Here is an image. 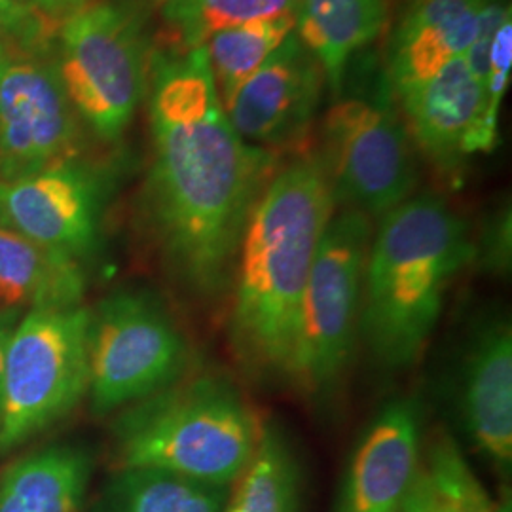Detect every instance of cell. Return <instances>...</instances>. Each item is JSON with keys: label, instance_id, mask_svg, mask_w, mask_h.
Returning <instances> with one entry per match:
<instances>
[{"label": "cell", "instance_id": "cell-32", "mask_svg": "<svg viewBox=\"0 0 512 512\" xmlns=\"http://www.w3.org/2000/svg\"><path fill=\"white\" fill-rule=\"evenodd\" d=\"M494 512H511V505L509 503H499V505H494Z\"/></svg>", "mask_w": 512, "mask_h": 512}, {"label": "cell", "instance_id": "cell-9", "mask_svg": "<svg viewBox=\"0 0 512 512\" xmlns=\"http://www.w3.org/2000/svg\"><path fill=\"white\" fill-rule=\"evenodd\" d=\"M317 158L334 203L366 217H382L408 200L420 177L414 141L385 86L370 99L349 97L329 110Z\"/></svg>", "mask_w": 512, "mask_h": 512}, {"label": "cell", "instance_id": "cell-26", "mask_svg": "<svg viewBox=\"0 0 512 512\" xmlns=\"http://www.w3.org/2000/svg\"><path fill=\"white\" fill-rule=\"evenodd\" d=\"M512 23L511 19L497 31L490 50V73L484 86V128L497 139L499 107L511 80Z\"/></svg>", "mask_w": 512, "mask_h": 512}, {"label": "cell", "instance_id": "cell-12", "mask_svg": "<svg viewBox=\"0 0 512 512\" xmlns=\"http://www.w3.org/2000/svg\"><path fill=\"white\" fill-rule=\"evenodd\" d=\"M323 82V67L293 31L224 112L245 143L268 152L293 147L308 133Z\"/></svg>", "mask_w": 512, "mask_h": 512}, {"label": "cell", "instance_id": "cell-30", "mask_svg": "<svg viewBox=\"0 0 512 512\" xmlns=\"http://www.w3.org/2000/svg\"><path fill=\"white\" fill-rule=\"evenodd\" d=\"M16 329V313L14 310L0 311V384H2V374H4V361H6V349L10 336Z\"/></svg>", "mask_w": 512, "mask_h": 512}, {"label": "cell", "instance_id": "cell-11", "mask_svg": "<svg viewBox=\"0 0 512 512\" xmlns=\"http://www.w3.org/2000/svg\"><path fill=\"white\" fill-rule=\"evenodd\" d=\"M103 181L86 165H61L0 183V226L82 260L92 255L103 211Z\"/></svg>", "mask_w": 512, "mask_h": 512}, {"label": "cell", "instance_id": "cell-15", "mask_svg": "<svg viewBox=\"0 0 512 512\" xmlns=\"http://www.w3.org/2000/svg\"><path fill=\"white\" fill-rule=\"evenodd\" d=\"M421 410L397 399L370 423L349 467L344 511L399 512L420 467Z\"/></svg>", "mask_w": 512, "mask_h": 512}, {"label": "cell", "instance_id": "cell-20", "mask_svg": "<svg viewBox=\"0 0 512 512\" xmlns=\"http://www.w3.org/2000/svg\"><path fill=\"white\" fill-rule=\"evenodd\" d=\"M230 488L156 469H118L90 512H222Z\"/></svg>", "mask_w": 512, "mask_h": 512}, {"label": "cell", "instance_id": "cell-8", "mask_svg": "<svg viewBox=\"0 0 512 512\" xmlns=\"http://www.w3.org/2000/svg\"><path fill=\"white\" fill-rule=\"evenodd\" d=\"M190 349L164 304L147 291L124 289L90 310L88 397L105 416L183 380Z\"/></svg>", "mask_w": 512, "mask_h": 512}, {"label": "cell", "instance_id": "cell-4", "mask_svg": "<svg viewBox=\"0 0 512 512\" xmlns=\"http://www.w3.org/2000/svg\"><path fill=\"white\" fill-rule=\"evenodd\" d=\"M262 425L232 382L181 380L131 404L114 423L118 469H156L232 486L253 459Z\"/></svg>", "mask_w": 512, "mask_h": 512}, {"label": "cell", "instance_id": "cell-31", "mask_svg": "<svg viewBox=\"0 0 512 512\" xmlns=\"http://www.w3.org/2000/svg\"><path fill=\"white\" fill-rule=\"evenodd\" d=\"M8 57V48H6V40L0 35V61Z\"/></svg>", "mask_w": 512, "mask_h": 512}, {"label": "cell", "instance_id": "cell-28", "mask_svg": "<svg viewBox=\"0 0 512 512\" xmlns=\"http://www.w3.org/2000/svg\"><path fill=\"white\" fill-rule=\"evenodd\" d=\"M399 512H440L439 499L425 465L418 467L399 505Z\"/></svg>", "mask_w": 512, "mask_h": 512}, {"label": "cell", "instance_id": "cell-1", "mask_svg": "<svg viewBox=\"0 0 512 512\" xmlns=\"http://www.w3.org/2000/svg\"><path fill=\"white\" fill-rule=\"evenodd\" d=\"M152 162L143 219L181 293L215 304L232 289L249 215L275 156L245 143L222 109L205 46L150 63Z\"/></svg>", "mask_w": 512, "mask_h": 512}, {"label": "cell", "instance_id": "cell-3", "mask_svg": "<svg viewBox=\"0 0 512 512\" xmlns=\"http://www.w3.org/2000/svg\"><path fill=\"white\" fill-rule=\"evenodd\" d=\"M475 256L467 222L440 196H410L382 215L359 315V338L376 365L404 370L420 359L446 294Z\"/></svg>", "mask_w": 512, "mask_h": 512}, {"label": "cell", "instance_id": "cell-22", "mask_svg": "<svg viewBox=\"0 0 512 512\" xmlns=\"http://www.w3.org/2000/svg\"><path fill=\"white\" fill-rule=\"evenodd\" d=\"M296 27V12L260 18L222 29L205 42L222 109L230 107L239 88L256 73Z\"/></svg>", "mask_w": 512, "mask_h": 512}, {"label": "cell", "instance_id": "cell-13", "mask_svg": "<svg viewBox=\"0 0 512 512\" xmlns=\"http://www.w3.org/2000/svg\"><path fill=\"white\" fill-rule=\"evenodd\" d=\"M397 95L414 147L442 177H459L471 156L494 150L497 139L484 128V88L463 55Z\"/></svg>", "mask_w": 512, "mask_h": 512}, {"label": "cell", "instance_id": "cell-17", "mask_svg": "<svg viewBox=\"0 0 512 512\" xmlns=\"http://www.w3.org/2000/svg\"><path fill=\"white\" fill-rule=\"evenodd\" d=\"M86 289L78 260L0 226V308H76Z\"/></svg>", "mask_w": 512, "mask_h": 512}, {"label": "cell", "instance_id": "cell-23", "mask_svg": "<svg viewBox=\"0 0 512 512\" xmlns=\"http://www.w3.org/2000/svg\"><path fill=\"white\" fill-rule=\"evenodd\" d=\"M300 0H162L165 29L175 52L202 48L222 29L260 18L294 14Z\"/></svg>", "mask_w": 512, "mask_h": 512}, {"label": "cell", "instance_id": "cell-10", "mask_svg": "<svg viewBox=\"0 0 512 512\" xmlns=\"http://www.w3.org/2000/svg\"><path fill=\"white\" fill-rule=\"evenodd\" d=\"M78 120L54 63L29 55L2 59L0 183L76 162Z\"/></svg>", "mask_w": 512, "mask_h": 512}, {"label": "cell", "instance_id": "cell-27", "mask_svg": "<svg viewBox=\"0 0 512 512\" xmlns=\"http://www.w3.org/2000/svg\"><path fill=\"white\" fill-rule=\"evenodd\" d=\"M511 18V0H484L480 8L475 40L463 57L473 76L482 84V88L486 86L488 73H490L492 42L501 25Z\"/></svg>", "mask_w": 512, "mask_h": 512}, {"label": "cell", "instance_id": "cell-2", "mask_svg": "<svg viewBox=\"0 0 512 512\" xmlns=\"http://www.w3.org/2000/svg\"><path fill=\"white\" fill-rule=\"evenodd\" d=\"M336 203L317 154L277 169L249 215L232 281L230 342L249 374L291 382L311 266Z\"/></svg>", "mask_w": 512, "mask_h": 512}, {"label": "cell", "instance_id": "cell-6", "mask_svg": "<svg viewBox=\"0 0 512 512\" xmlns=\"http://www.w3.org/2000/svg\"><path fill=\"white\" fill-rule=\"evenodd\" d=\"M370 217L334 213L319 241L300 310L291 384L317 401L332 397L348 374L359 338L361 294L372 241Z\"/></svg>", "mask_w": 512, "mask_h": 512}, {"label": "cell", "instance_id": "cell-19", "mask_svg": "<svg viewBox=\"0 0 512 512\" xmlns=\"http://www.w3.org/2000/svg\"><path fill=\"white\" fill-rule=\"evenodd\" d=\"M385 0H300L296 35L340 92L351 55L380 35Z\"/></svg>", "mask_w": 512, "mask_h": 512}, {"label": "cell", "instance_id": "cell-29", "mask_svg": "<svg viewBox=\"0 0 512 512\" xmlns=\"http://www.w3.org/2000/svg\"><path fill=\"white\" fill-rule=\"evenodd\" d=\"M33 8H37L40 14L52 19L57 25H61L69 16H73L76 10L86 6L92 0H25Z\"/></svg>", "mask_w": 512, "mask_h": 512}, {"label": "cell", "instance_id": "cell-7", "mask_svg": "<svg viewBox=\"0 0 512 512\" xmlns=\"http://www.w3.org/2000/svg\"><path fill=\"white\" fill-rule=\"evenodd\" d=\"M90 310L37 308L12 332L0 384V452L37 437L88 395Z\"/></svg>", "mask_w": 512, "mask_h": 512}, {"label": "cell", "instance_id": "cell-21", "mask_svg": "<svg viewBox=\"0 0 512 512\" xmlns=\"http://www.w3.org/2000/svg\"><path fill=\"white\" fill-rule=\"evenodd\" d=\"M232 486L222 512H300V463L275 423L262 427L255 456Z\"/></svg>", "mask_w": 512, "mask_h": 512}, {"label": "cell", "instance_id": "cell-18", "mask_svg": "<svg viewBox=\"0 0 512 512\" xmlns=\"http://www.w3.org/2000/svg\"><path fill=\"white\" fill-rule=\"evenodd\" d=\"M86 448L54 444L16 461L0 480V512H80L92 478Z\"/></svg>", "mask_w": 512, "mask_h": 512}, {"label": "cell", "instance_id": "cell-24", "mask_svg": "<svg viewBox=\"0 0 512 512\" xmlns=\"http://www.w3.org/2000/svg\"><path fill=\"white\" fill-rule=\"evenodd\" d=\"M425 469L431 476L440 512H494L490 495L454 439L442 435L433 442Z\"/></svg>", "mask_w": 512, "mask_h": 512}, {"label": "cell", "instance_id": "cell-25", "mask_svg": "<svg viewBox=\"0 0 512 512\" xmlns=\"http://www.w3.org/2000/svg\"><path fill=\"white\" fill-rule=\"evenodd\" d=\"M59 27L25 0H0V35L27 54L40 52Z\"/></svg>", "mask_w": 512, "mask_h": 512}, {"label": "cell", "instance_id": "cell-5", "mask_svg": "<svg viewBox=\"0 0 512 512\" xmlns=\"http://www.w3.org/2000/svg\"><path fill=\"white\" fill-rule=\"evenodd\" d=\"M141 10L129 0H92L59 27L61 86L80 120L103 141L124 135L148 78Z\"/></svg>", "mask_w": 512, "mask_h": 512}, {"label": "cell", "instance_id": "cell-16", "mask_svg": "<svg viewBox=\"0 0 512 512\" xmlns=\"http://www.w3.org/2000/svg\"><path fill=\"white\" fill-rule=\"evenodd\" d=\"M484 0H412L389 52L393 90L421 82L465 55L473 44Z\"/></svg>", "mask_w": 512, "mask_h": 512}, {"label": "cell", "instance_id": "cell-14", "mask_svg": "<svg viewBox=\"0 0 512 512\" xmlns=\"http://www.w3.org/2000/svg\"><path fill=\"white\" fill-rule=\"evenodd\" d=\"M459 420L499 469L512 461V332L503 319L478 327L461 361Z\"/></svg>", "mask_w": 512, "mask_h": 512}]
</instances>
